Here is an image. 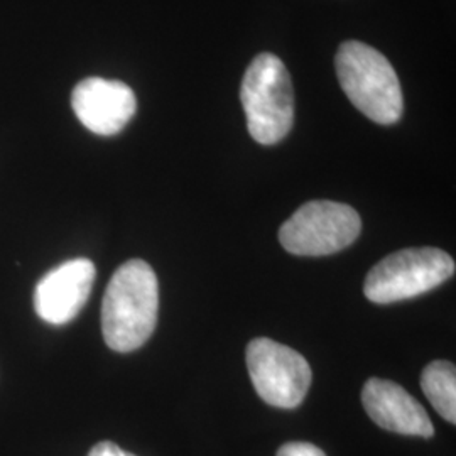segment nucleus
<instances>
[{
  "mask_svg": "<svg viewBox=\"0 0 456 456\" xmlns=\"http://www.w3.org/2000/svg\"><path fill=\"white\" fill-rule=\"evenodd\" d=\"M247 369L262 401L281 409L297 408L310 391V363L293 348L271 338L247 346Z\"/></svg>",
  "mask_w": 456,
  "mask_h": 456,
  "instance_id": "6",
  "label": "nucleus"
},
{
  "mask_svg": "<svg viewBox=\"0 0 456 456\" xmlns=\"http://www.w3.org/2000/svg\"><path fill=\"white\" fill-rule=\"evenodd\" d=\"M88 456H135L129 453V452H124L120 446H117L112 441H102L95 444Z\"/></svg>",
  "mask_w": 456,
  "mask_h": 456,
  "instance_id": "12",
  "label": "nucleus"
},
{
  "mask_svg": "<svg viewBox=\"0 0 456 456\" xmlns=\"http://www.w3.org/2000/svg\"><path fill=\"white\" fill-rule=\"evenodd\" d=\"M159 310V286L152 267L141 259L120 265L102 303L105 343L120 354L137 350L152 335Z\"/></svg>",
  "mask_w": 456,
  "mask_h": 456,
  "instance_id": "1",
  "label": "nucleus"
},
{
  "mask_svg": "<svg viewBox=\"0 0 456 456\" xmlns=\"http://www.w3.org/2000/svg\"><path fill=\"white\" fill-rule=\"evenodd\" d=\"M71 107L88 131L97 135H115L131 122L137 100L126 83L86 78L75 86Z\"/></svg>",
  "mask_w": 456,
  "mask_h": 456,
  "instance_id": "8",
  "label": "nucleus"
},
{
  "mask_svg": "<svg viewBox=\"0 0 456 456\" xmlns=\"http://www.w3.org/2000/svg\"><path fill=\"white\" fill-rule=\"evenodd\" d=\"M362 403L372 421L387 431L421 438L435 435L423 406L395 382L369 379L362 391Z\"/></svg>",
  "mask_w": 456,
  "mask_h": 456,
  "instance_id": "9",
  "label": "nucleus"
},
{
  "mask_svg": "<svg viewBox=\"0 0 456 456\" xmlns=\"http://www.w3.org/2000/svg\"><path fill=\"white\" fill-rule=\"evenodd\" d=\"M359 213L337 201H308L279 230V242L294 256L322 257L340 252L357 240Z\"/></svg>",
  "mask_w": 456,
  "mask_h": 456,
  "instance_id": "5",
  "label": "nucleus"
},
{
  "mask_svg": "<svg viewBox=\"0 0 456 456\" xmlns=\"http://www.w3.org/2000/svg\"><path fill=\"white\" fill-rule=\"evenodd\" d=\"M240 100L248 132L262 146L277 144L293 129V82L274 54L261 53L252 60L242 80Z\"/></svg>",
  "mask_w": 456,
  "mask_h": 456,
  "instance_id": "3",
  "label": "nucleus"
},
{
  "mask_svg": "<svg viewBox=\"0 0 456 456\" xmlns=\"http://www.w3.org/2000/svg\"><path fill=\"white\" fill-rule=\"evenodd\" d=\"M421 389L443 419L456 423V369L452 362L435 360L421 374Z\"/></svg>",
  "mask_w": 456,
  "mask_h": 456,
  "instance_id": "10",
  "label": "nucleus"
},
{
  "mask_svg": "<svg viewBox=\"0 0 456 456\" xmlns=\"http://www.w3.org/2000/svg\"><path fill=\"white\" fill-rule=\"evenodd\" d=\"M455 274V261L440 248H404L377 262L363 293L377 305H391L438 288Z\"/></svg>",
  "mask_w": 456,
  "mask_h": 456,
  "instance_id": "4",
  "label": "nucleus"
},
{
  "mask_svg": "<svg viewBox=\"0 0 456 456\" xmlns=\"http://www.w3.org/2000/svg\"><path fill=\"white\" fill-rule=\"evenodd\" d=\"M95 276V265L88 259H73L49 271L36 286L37 316L49 325L69 323L86 305Z\"/></svg>",
  "mask_w": 456,
  "mask_h": 456,
  "instance_id": "7",
  "label": "nucleus"
},
{
  "mask_svg": "<svg viewBox=\"0 0 456 456\" xmlns=\"http://www.w3.org/2000/svg\"><path fill=\"white\" fill-rule=\"evenodd\" d=\"M335 66L345 95L362 114L382 126L399 122L404 110L403 90L382 53L360 41H346L337 53Z\"/></svg>",
  "mask_w": 456,
  "mask_h": 456,
  "instance_id": "2",
  "label": "nucleus"
},
{
  "mask_svg": "<svg viewBox=\"0 0 456 456\" xmlns=\"http://www.w3.org/2000/svg\"><path fill=\"white\" fill-rule=\"evenodd\" d=\"M277 456H326L323 450L311 443H288L282 444L277 452Z\"/></svg>",
  "mask_w": 456,
  "mask_h": 456,
  "instance_id": "11",
  "label": "nucleus"
}]
</instances>
